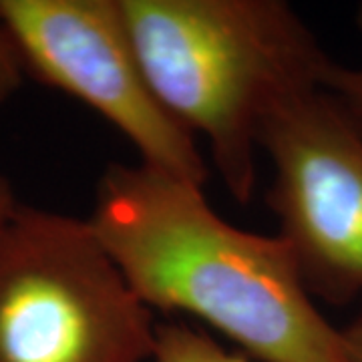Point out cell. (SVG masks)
I'll use <instances>...</instances> for the list:
<instances>
[{
  "label": "cell",
  "instance_id": "obj_1",
  "mask_svg": "<svg viewBox=\"0 0 362 362\" xmlns=\"http://www.w3.org/2000/svg\"><path fill=\"white\" fill-rule=\"evenodd\" d=\"M87 221L151 312L192 316L256 361L346 362L284 240L223 220L204 185L111 163Z\"/></svg>",
  "mask_w": 362,
  "mask_h": 362
},
{
  "label": "cell",
  "instance_id": "obj_2",
  "mask_svg": "<svg viewBox=\"0 0 362 362\" xmlns=\"http://www.w3.org/2000/svg\"><path fill=\"white\" fill-rule=\"evenodd\" d=\"M151 90L235 202L258 181L259 127L286 93L324 85L334 61L282 0H119Z\"/></svg>",
  "mask_w": 362,
  "mask_h": 362
},
{
  "label": "cell",
  "instance_id": "obj_3",
  "mask_svg": "<svg viewBox=\"0 0 362 362\" xmlns=\"http://www.w3.org/2000/svg\"><path fill=\"white\" fill-rule=\"evenodd\" d=\"M151 314L87 220L18 204L0 228V362H151Z\"/></svg>",
  "mask_w": 362,
  "mask_h": 362
},
{
  "label": "cell",
  "instance_id": "obj_4",
  "mask_svg": "<svg viewBox=\"0 0 362 362\" xmlns=\"http://www.w3.org/2000/svg\"><path fill=\"white\" fill-rule=\"evenodd\" d=\"M266 195L312 298H362V135L324 85L286 93L259 127Z\"/></svg>",
  "mask_w": 362,
  "mask_h": 362
},
{
  "label": "cell",
  "instance_id": "obj_5",
  "mask_svg": "<svg viewBox=\"0 0 362 362\" xmlns=\"http://www.w3.org/2000/svg\"><path fill=\"white\" fill-rule=\"evenodd\" d=\"M0 14L26 75L103 117L143 165L206 183V159L149 87L119 0H0Z\"/></svg>",
  "mask_w": 362,
  "mask_h": 362
},
{
  "label": "cell",
  "instance_id": "obj_6",
  "mask_svg": "<svg viewBox=\"0 0 362 362\" xmlns=\"http://www.w3.org/2000/svg\"><path fill=\"white\" fill-rule=\"evenodd\" d=\"M151 362H247V358L226 350L216 338L183 320H168L157 324Z\"/></svg>",
  "mask_w": 362,
  "mask_h": 362
},
{
  "label": "cell",
  "instance_id": "obj_7",
  "mask_svg": "<svg viewBox=\"0 0 362 362\" xmlns=\"http://www.w3.org/2000/svg\"><path fill=\"white\" fill-rule=\"evenodd\" d=\"M356 25L362 33V6L356 14ZM324 87L330 90L362 135V66L349 69L334 63L326 75Z\"/></svg>",
  "mask_w": 362,
  "mask_h": 362
},
{
  "label": "cell",
  "instance_id": "obj_8",
  "mask_svg": "<svg viewBox=\"0 0 362 362\" xmlns=\"http://www.w3.org/2000/svg\"><path fill=\"white\" fill-rule=\"evenodd\" d=\"M25 75L21 54L16 51L8 26L0 14V105L6 103L21 89Z\"/></svg>",
  "mask_w": 362,
  "mask_h": 362
},
{
  "label": "cell",
  "instance_id": "obj_9",
  "mask_svg": "<svg viewBox=\"0 0 362 362\" xmlns=\"http://www.w3.org/2000/svg\"><path fill=\"white\" fill-rule=\"evenodd\" d=\"M340 332H342L344 361L362 362V300L356 316L344 328H340Z\"/></svg>",
  "mask_w": 362,
  "mask_h": 362
},
{
  "label": "cell",
  "instance_id": "obj_10",
  "mask_svg": "<svg viewBox=\"0 0 362 362\" xmlns=\"http://www.w3.org/2000/svg\"><path fill=\"white\" fill-rule=\"evenodd\" d=\"M16 207H18V202L14 197L11 181L6 180L4 175H0V228L4 226V221L13 216Z\"/></svg>",
  "mask_w": 362,
  "mask_h": 362
}]
</instances>
